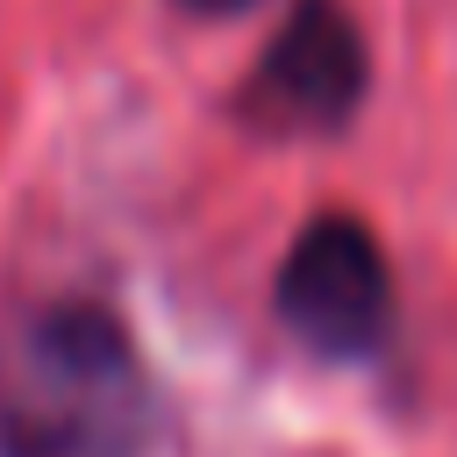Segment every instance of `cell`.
<instances>
[{"label":"cell","mask_w":457,"mask_h":457,"mask_svg":"<svg viewBox=\"0 0 457 457\" xmlns=\"http://www.w3.org/2000/svg\"><path fill=\"white\" fill-rule=\"evenodd\" d=\"M150 371L100 300H36L0 336V457H143Z\"/></svg>","instance_id":"1"},{"label":"cell","mask_w":457,"mask_h":457,"mask_svg":"<svg viewBox=\"0 0 457 457\" xmlns=\"http://www.w3.org/2000/svg\"><path fill=\"white\" fill-rule=\"evenodd\" d=\"M278 321L328 364L378 357L393 336V264L350 214H314L278 264Z\"/></svg>","instance_id":"2"},{"label":"cell","mask_w":457,"mask_h":457,"mask_svg":"<svg viewBox=\"0 0 457 457\" xmlns=\"http://www.w3.org/2000/svg\"><path fill=\"white\" fill-rule=\"evenodd\" d=\"M364 79H371V57H364L350 7L343 0H293V14L278 21V36L264 43L257 71L236 93V121L271 143L328 136L357 114Z\"/></svg>","instance_id":"3"},{"label":"cell","mask_w":457,"mask_h":457,"mask_svg":"<svg viewBox=\"0 0 457 457\" xmlns=\"http://www.w3.org/2000/svg\"><path fill=\"white\" fill-rule=\"evenodd\" d=\"M179 7H193V14H243L250 0H179Z\"/></svg>","instance_id":"4"}]
</instances>
